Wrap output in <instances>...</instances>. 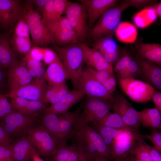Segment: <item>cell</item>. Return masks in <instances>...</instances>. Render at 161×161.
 Wrapping results in <instances>:
<instances>
[{"instance_id":"36","label":"cell","mask_w":161,"mask_h":161,"mask_svg":"<svg viewBox=\"0 0 161 161\" xmlns=\"http://www.w3.org/2000/svg\"><path fill=\"white\" fill-rule=\"evenodd\" d=\"M138 140L131 150L130 154L136 155L141 161H153L148 151L143 147L140 141Z\"/></svg>"},{"instance_id":"53","label":"cell","mask_w":161,"mask_h":161,"mask_svg":"<svg viewBox=\"0 0 161 161\" xmlns=\"http://www.w3.org/2000/svg\"><path fill=\"white\" fill-rule=\"evenodd\" d=\"M129 6H132L139 8L147 5L153 2L150 0H126L125 1Z\"/></svg>"},{"instance_id":"56","label":"cell","mask_w":161,"mask_h":161,"mask_svg":"<svg viewBox=\"0 0 161 161\" xmlns=\"http://www.w3.org/2000/svg\"><path fill=\"white\" fill-rule=\"evenodd\" d=\"M155 106V108L161 113V93L160 92L154 93L152 98Z\"/></svg>"},{"instance_id":"49","label":"cell","mask_w":161,"mask_h":161,"mask_svg":"<svg viewBox=\"0 0 161 161\" xmlns=\"http://www.w3.org/2000/svg\"><path fill=\"white\" fill-rule=\"evenodd\" d=\"M48 0H34L33 7L34 10L42 17Z\"/></svg>"},{"instance_id":"10","label":"cell","mask_w":161,"mask_h":161,"mask_svg":"<svg viewBox=\"0 0 161 161\" xmlns=\"http://www.w3.org/2000/svg\"><path fill=\"white\" fill-rule=\"evenodd\" d=\"M82 89L88 97L100 98L114 102L111 94L103 84L94 78L85 69H83L79 80L77 89Z\"/></svg>"},{"instance_id":"23","label":"cell","mask_w":161,"mask_h":161,"mask_svg":"<svg viewBox=\"0 0 161 161\" xmlns=\"http://www.w3.org/2000/svg\"><path fill=\"white\" fill-rule=\"evenodd\" d=\"M44 78L49 85L58 86L65 83L68 76L61 60L48 66Z\"/></svg>"},{"instance_id":"45","label":"cell","mask_w":161,"mask_h":161,"mask_svg":"<svg viewBox=\"0 0 161 161\" xmlns=\"http://www.w3.org/2000/svg\"><path fill=\"white\" fill-rule=\"evenodd\" d=\"M140 141L143 147L149 153L153 161H161V153L156 148L147 144L142 139H140Z\"/></svg>"},{"instance_id":"57","label":"cell","mask_w":161,"mask_h":161,"mask_svg":"<svg viewBox=\"0 0 161 161\" xmlns=\"http://www.w3.org/2000/svg\"><path fill=\"white\" fill-rule=\"evenodd\" d=\"M153 8L158 17L161 18V2L156 4L151 7Z\"/></svg>"},{"instance_id":"60","label":"cell","mask_w":161,"mask_h":161,"mask_svg":"<svg viewBox=\"0 0 161 161\" xmlns=\"http://www.w3.org/2000/svg\"><path fill=\"white\" fill-rule=\"evenodd\" d=\"M94 161H109L103 158L100 157L96 159Z\"/></svg>"},{"instance_id":"16","label":"cell","mask_w":161,"mask_h":161,"mask_svg":"<svg viewBox=\"0 0 161 161\" xmlns=\"http://www.w3.org/2000/svg\"><path fill=\"white\" fill-rule=\"evenodd\" d=\"M82 105L75 111L68 112L59 117L58 128V142L67 141V139L75 135V125L79 114Z\"/></svg>"},{"instance_id":"52","label":"cell","mask_w":161,"mask_h":161,"mask_svg":"<svg viewBox=\"0 0 161 161\" xmlns=\"http://www.w3.org/2000/svg\"><path fill=\"white\" fill-rule=\"evenodd\" d=\"M107 92L110 94L114 92L116 87V81L114 76H111L102 83Z\"/></svg>"},{"instance_id":"5","label":"cell","mask_w":161,"mask_h":161,"mask_svg":"<svg viewBox=\"0 0 161 161\" xmlns=\"http://www.w3.org/2000/svg\"><path fill=\"white\" fill-rule=\"evenodd\" d=\"M122 90L133 101L145 103L151 100L155 92V89L148 83L134 78H118Z\"/></svg>"},{"instance_id":"44","label":"cell","mask_w":161,"mask_h":161,"mask_svg":"<svg viewBox=\"0 0 161 161\" xmlns=\"http://www.w3.org/2000/svg\"><path fill=\"white\" fill-rule=\"evenodd\" d=\"M30 58L35 61H41L43 60V48L39 46L33 45L28 53L26 55Z\"/></svg>"},{"instance_id":"3","label":"cell","mask_w":161,"mask_h":161,"mask_svg":"<svg viewBox=\"0 0 161 161\" xmlns=\"http://www.w3.org/2000/svg\"><path fill=\"white\" fill-rule=\"evenodd\" d=\"M129 6L126 2L107 10L98 19L92 29L90 35L95 39L111 36L120 21L123 11Z\"/></svg>"},{"instance_id":"47","label":"cell","mask_w":161,"mask_h":161,"mask_svg":"<svg viewBox=\"0 0 161 161\" xmlns=\"http://www.w3.org/2000/svg\"><path fill=\"white\" fill-rule=\"evenodd\" d=\"M28 70L34 80L44 78L45 70L44 65L30 69Z\"/></svg>"},{"instance_id":"17","label":"cell","mask_w":161,"mask_h":161,"mask_svg":"<svg viewBox=\"0 0 161 161\" xmlns=\"http://www.w3.org/2000/svg\"><path fill=\"white\" fill-rule=\"evenodd\" d=\"M56 43L62 46L77 43V36L65 16L60 18L57 26L52 34Z\"/></svg>"},{"instance_id":"34","label":"cell","mask_w":161,"mask_h":161,"mask_svg":"<svg viewBox=\"0 0 161 161\" xmlns=\"http://www.w3.org/2000/svg\"><path fill=\"white\" fill-rule=\"evenodd\" d=\"M92 123V127L97 131L103 139L111 138L114 139L120 133L124 130L102 126L96 122Z\"/></svg>"},{"instance_id":"25","label":"cell","mask_w":161,"mask_h":161,"mask_svg":"<svg viewBox=\"0 0 161 161\" xmlns=\"http://www.w3.org/2000/svg\"><path fill=\"white\" fill-rule=\"evenodd\" d=\"M74 136L75 137L74 143L86 161H94L101 157L95 146L83 134L77 131Z\"/></svg>"},{"instance_id":"12","label":"cell","mask_w":161,"mask_h":161,"mask_svg":"<svg viewBox=\"0 0 161 161\" xmlns=\"http://www.w3.org/2000/svg\"><path fill=\"white\" fill-rule=\"evenodd\" d=\"M112 109L113 112L118 114L126 125L139 131L141 123L137 111L124 97L119 96L114 99Z\"/></svg>"},{"instance_id":"50","label":"cell","mask_w":161,"mask_h":161,"mask_svg":"<svg viewBox=\"0 0 161 161\" xmlns=\"http://www.w3.org/2000/svg\"><path fill=\"white\" fill-rule=\"evenodd\" d=\"M25 65L28 70L43 66L41 61H35L30 58L27 55L24 57L21 61Z\"/></svg>"},{"instance_id":"31","label":"cell","mask_w":161,"mask_h":161,"mask_svg":"<svg viewBox=\"0 0 161 161\" xmlns=\"http://www.w3.org/2000/svg\"><path fill=\"white\" fill-rule=\"evenodd\" d=\"M137 141H113L111 152L112 159L114 160L128 156L135 146Z\"/></svg>"},{"instance_id":"51","label":"cell","mask_w":161,"mask_h":161,"mask_svg":"<svg viewBox=\"0 0 161 161\" xmlns=\"http://www.w3.org/2000/svg\"><path fill=\"white\" fill-rule=\"evenodd\" d=\"M101 54L108 62L112 64L115 62H116L120 58L118 50L112 52H104Z\"/></svg>"},{"instance_id":"26","label":"cell","mask_w":161,"mask_h":161,"mask_svg":"<svg viewBox=\"0 0 161 161\" xmlns=\"http://www.w3.org/2000/svg\"><path fill=\"white\" fill-rule=\"evenodd\" d=\"M140 69L146 78L158 89L161 88V69L153 62L144 59L137 62Z\"/></svg>"},{"instance_id":"8","label":"cell","mask_w":161,"mask_h":161,"mask_svg":"<svg viewBox=\"0 0 161 161\" xmlns=\"http://www.w3.org/2000/svg\"><path fill=\"white\" fill-rule=\"evenodd\" d=\"M0 125L10 136L25 132L32 126L35 121L33 116L22 114L17 112L0 118Z\"/></svg>"},{"instance_id":"37","label":"cell","mask_w":161,"mask_h":161,"mask_svg":"<svg viewBox=\"0 0 161 161\" xmlns=\"http://www.w3.org/2000/svg\"><path fill=\"white\" fill-rule=\"evenodd\" d=\"M85 69L94 78L102 84L110 77L114 76L113 74L107 71L97 70L88 66Z\"/></svg>"},{"instance_id":"59","label":"cell","mask_w":161,"mask_h":161,"mask_svg":"<svg viewBox=\"0 0 161 161\" xmlns=\"http://www.w3.org/2000/svg\"><path fill=\"white\" fill-rule=\"evenodd\" d=\"M32 161H43L38 156V154L36 153L34 155Z\"/></svg>"},{"instance_id":"18","label":"cell","mask_w":161,"mask_h":161,"mask_svg":"<svg viewBox=\"0 0 161 161\" xmlns=\"http://www.w3.org/2000/svg\"><path fill=\"white\" fill-rule=\"evenodd\" d=\"M83 52L84 62L88 66L99 70H106L113 74L112 64L108 62L102 54L94 48L80 43Z\"/></svg>"},{"instance_id":"15","label":"cell","mask_w":161,"mask_h":161,"mask_svg":"<svg viewBox=\"0 0 161 161\" xmlns=\"http://www.w3.org/2000/svg\"><path fill=\"white\" fill-rule=\"evenodd\" d=\"M85 7L88 14V25L92 27L108 9L114 6L117 0H78Z\"/></svg>"},{"instance_id":"39","label":"cell","mask_w":161,"mask_h":161,"mask_svg":"<svg viewBox=\"0 0 161 161\" xmlns=\"http://www.w3.org/2000/svg\"><path fill=\"white\" fill-rule=\"evenodd\" d=\"M142 138L149 140L156 148L161 153V133L158 129H153L150 134H142Z\"/></svg>"},{"instance_id":"24","label":"cell","mask_w":161,"mask_h":161,"mask_svg":"<svg viewBox=\"0 0 161 161\" xmlns=\"http://www.w3.org/2000/svg\"><path fill=\"white\" fill-rule=\"evenodd\" d=\"M12 145L13 161H32L34 155L37 153L26 136Z\"/></svg>"},{"instance_id":"33","label":"cell","mask_w":161,"mask_h":161,"mask_svg":"<svg viewBox=\"0 0 161 161\" xmlns=\"http://www.w3.org/2000/svg\"><path fill=\"white\" fill-rule=\"evenodd\" d=\"M59 117L57 114L44 112L42 118L43 126L57 139Z\"/></svg>"},{"instance_id":"30","label":"cell","mask_w":161,"mask_h":161,"mask_svg":"<svg viewBox=\"0 0 161 161\" xmlns=\"http://www.w3.org/2000/svg\"><path fill=\"white\" fill-rule=\"evenodd\" d=\"M59 19L57 16L55 8L54 0H48L42 16V21L52 35Z\"/></svg>"},{"instance_id":"4","label":"cell","mask_w":161,"mask_h":161,"mask_svg":"<svg viewBox=\"0 0 161 161\" xmlns=\"http://www.w3.org/2000/svg\"><path fill=\"white\" fill-rule=\"evenodd\" d=\"M25 133L38 154L49 158L55 154L58 142L43 126H32Z\"/></svg>"},{"instance_id":"1","label":"cell","mask_w":161,"mask_h":161,"mask_svg":"<svg viewBox=\"0 0 161 161\" xmlns=\"http://www.w3.org/2000/svg\"><path fill=\"white\" fill-rule=\"evenodd\" d=\"M33 0H25L22 5V17L28 27L32 41L34 45L44 47L55 45L52 34L42 21V17L34 9Z\"/></svg>"},{"instance_id":"61","label":"cell","mask_w":161,"mask_h":161,"mask_svg":"<svg viewBox=\"0 0 161 161\" xmlns=\"http://www.w3.org/2000/svg\"><path fill=\"white\" fill-rule=\"evenodd\" d=\"M132 161H141L136 156L134 157H132Z\"/></svg>"},{"instance_id":"22","label":"cell","mask_w":161,"mask_h":161,"mask_svg":"<svg viewBox=\"0 0 161 161\" xmlns=\"http://www.w3.org/2000/svg\"><path fill=\"white\" fill-rule=\"evenodd\" d=\"M77 131H80L90 140L95 147L100 157L109 161L112 159L111 151L102 137L93 127L86 125Z\"/></svg>"},{"instance_id":"40","label":"cell","mask_w":161,"mask_h":161,"mask_svg":"<svg viewBox=\"0 0 161 161\" xmlns=\"http://www.w3.org/2000/svg\"><path fill=\"white\" fill-rule=\"evenodd\" d=\"M0 161H13L12 145L9 143L0 145Z\"/></svg>"},{"instance_id":"55","label":"cell","mask_w":161,"mask_h":161,"mask_svg":"<svg viewBox=\"0 0 161 161\" xmlns=\"http://www.w3.org/2000/svg\"><path fill=\"white\" fill-rule=\"evenodd\" d=\"M10 141V136L0 125V145L9 144Z\"/></svg>"},{"instance_id":"2","label":"cell","mask_w":161,"mask_h":161,"mask_svg":"<svg viewBox=\"0 0 161 161\" xmlns=\"http://www.w3.org/2000/svg\"><path fill=\"white\" fill-rule=\"evenodd\" d=\"M55 49L66 69L68 79L71 80L77 89L84 63L83 52L80 43L61 47L55 46Z\"/></svg>"},{"instance_id":"27","label":"cell","mask_w":161,"mask_h":161,"mask_svg":"<svg viewBox=\"0 0 161 161\" xmlns=\"http://www.w3.org/2000/svg\"><path fill=\"white\" fill-rule=\"evenodd\" d=\"M137 113L138 120L144 127L161 129V113L156 108L146 109Z\"/></svg>"},{"instance_id":"35","label":"cell","mask_w":161,"mask_h":161,"mask_svg":"<svg viewBox=\"0 0 161 161\" xmlns=\"http://www.w3.org/2000/svg\"><path fill=\"white\" fill-rule=\"evenodd\" d=\"M140 71L137 62L132 60L125 69L118 74V78H133L138 74Z\"/></svg>"},{"instance_id":"20","label":"cell","mask_w":161,"mask_h":161,"mask_svg":"<svg viewBox=\"0 0 161 161\" xmlns=\"http://www.w3.org/2000/svg\"><path fill=\"white\" fill-rule=\"evenodd\" d=\"M10 98L12 107L16 112L22 114L34 116L47 108L46 104L40 101L29 100L19 97Z\"/></svg>"},{"instance_id":"48","label":"cell","mask_w":161,"mask_h":161,"mask_svg":"<svg viewBox=\"0 0 161 161\" xmlns=\"http://www.w3.org/2000/svg\"><path fill=\"white\" fill-rule=\"evenodd\" d=\"M59 86H56L48 85L47 88L41 102L46 104L48 103L49 100L55 95Z\"/></svg>"},{"instance_id":"38","label":"cell","mask_w":161,"mask_h":161,"mask_svg":"<svg viewBox=\"0 0 161 161\" xmlns=\"http://www.w3.org/2000/svg\"><path fill=\"white\" fill-rule=\"evenodd\" d=\"M15 112L8 101L7 97L3 93L0 92V118Z\"/></svg>"},{"instance_id":"58","label":"cell","mask_w":161,"mask_h":161,"mask_svg":"<svg viewBox=\"0 0 161 161\" xmlns=\"http://www.w3.org/2000/svg\"><path fill=\"white\" fill-rule=\"evenodd\" d=\"M114 161H132V157H129L128 156L123 158L116 159L114 160Z\"/></svg>"},{"instance_id":"7","label":"cell","mask_w":161,"mask_h":161,"mask_svg":"<svg viewBox=\"0 0 161 161\" xmlns=\"http://www.w3.org/2000/svg\"><path fill=\"white\" fill-rule=\"evenodd\" d=\"M22 5L18 0H0V27L10 32L21 17Z\"/></svg>"},{"instance_id":"42","label":"cell","mask_w":161,"mask_h":161,"mask_svg":"<svg viewBox=\"0 0 161 161\" xmlns=\"http://www.w3.org/2000/svg\"><path fill=\"white\" fill-rule=\"evenodd\" d=\"M65 83L60 86L55 95L49 101L48 103L51 104L58 103L69 92Z\"/></svg>"},{"instance_id":"6","label":"cell","mask_w":161,"mask_h":161,"mask_svg":"<svg viewBox=\"0 0 161 161\" xmlns=\"http://www.w3.org/2000/svg\"><path fill=\"white\" fill-rule=\"evenodd\" d=\"M65 13L78 40H85L87 35L88 16L85 6L81 3L69 1Z\"/></svg>"},{"instance_id":"29","label":"cell","mask_w":161,"mask_h":161,"mask_svg":"<svg viewBox=\"0 0 161 161\" xmlns=\"http://www.w3.org/2000/svg\"><path fill=\"white\" fill-rule=\"evenodd\" d=\"M96 122L100 125L114 129L139 132L126 125L118 114L114 112H109L104 117Z\"/></svg>"},{"instance_id":"19","label":"cell","mask_w":161,"mask_h":161,"mask_svg":"<svg viewBox=\"0 0 161 161\" xmlns=\"http://www.w3.org/2000/svg\"><path fill=\"white\" fill-rule=\"evenodd\" d=\"M49 158L48 161H86L74 142L68 146L66 141L58 142L55 154Z\"/></svg>"},{"instance_id":"32","label":"cell","mask_w":161,"mask_h":161,"mask_svg":"<svg viewBox=\"0 0 161 161\" xmlns=\"http://www.w3.org/2000/svg\"><path fill=\"white\" fill-rule=\"evenodd\" d=\"M94 48L101 54L118 50L117 43L111 36L103 37L99 39Z\"/></svg>"},{"instance_id":"14","label":"cell","mask_w":161,"mask_h":161,"mask_svg":"<svg viewBox=\"0 0 161 161\" xmlns=\"http://www.w3.org/2000/svg\"><path fill=\"white\" fill-rule=\"evenodd\" d=\"M18 62L13 48L10 32L0 33V66L8 70Z\"/></svg>"},{"instance_id":"13","label":"cell","mask_w":161,"mask_h":161,"mask_svg":"<svg viewBox=\"0 0 161 161\" xmlns=\"http://www.w3.org/2000/svg\"><path fill=\"white\" fill-rule=\"evenodd\" d=\"M7 78L10 92L31 83L34 79L25 64L22 61L9 69Z\"/></svg>"},{"instance_id":"43","label":"cell","mask_w":161,"mask_h":161,"mask_svg":"<svg viewBox=\"0 0 161 161\" xmlns=\"http://www.w3.org/2000/svg\"><path fill=\"white\" fill-rule=\"evenodd\" d=\"M132 60L131 57L129 54H124L119 58L116 62L114 68L115 71L118 74L126 67Z\"/></svg>"},{"instance_id":"9","label":"cell","mask_w":161,"mask_h":161,"mask_svg":"<svg viewBox=\"0 0 161 161\" xmlns=\"http://www.w3.org/2000/svg\"><path fill=\"white\" fill-rule=\"evenodd\" d=\"M11 41L14 50L20 55H27L32 46L28 27L22 16L13 28Z\"/></svg>"},{"instance_id":"21","label":"cell","mask_w":161,"mask_h":161,"mask_svg":"<svg viewBox=\"0 0 161 161\" xmlns=\"http://www.w3.org/2000/svg\"><path fill=\"white\" fill-rule=\"evenodd\" d=\"M85 93L81 89L69 92L59 102L51 105L44 111V112L56 114L66 112L73 105L80 100Z\"/></svg>"},{"instance_id":"28","label":"cell","mask_w":161,"mask_h":161,"mask_svg":"<svg viewBox=\"0 0 161 161\" xmlns=\"http://www.w3.org/2000/svg\"><path fill=\"white\" fill-rule=\"evenodd\" d=\"M140 55L145 60L161 64V45L156 43H140L137 46Z\"/></svg>"},{"instance_id":"11","label":"cell","mask_w":161,"mask_h":161,"mask_svg":"<svg viewBox=\"0 0 161 161\" xmlns=\"http://www.w3.org/2000/svg\"><path fill=\"white\" fill-rule=\"evenodd\" d=\"M47 86V82L44 78L35 79L30 83L5 95L10 98L19 97L29 100L41 101Z\"/></svg>"},{"instance_id":"41","label":"cell","mask_w":161,"mask_h":161,"mask_svg":"<svg viewBox=\"0 0 161 161\" xmlns=\"http://www.w3.org/2000/svg\"><path fill=\"white\" fill-rule=\"evenodd\" d=\"M44 55L43 60L44 64H50L61 60L58 54L54 51L49 48H43Z\"/></svg>"},{"instance_id":"54","label":"cell","mask_w":161,"mask_h":161,"mask_svg":"<svg viewBox=\"0 0 161 161\" xmlns=\"http://www.w3.org/2000/svg\"><path fill=\"white\" fill-rule=\"evenodd\" d=\"M7 73L6 70L0 66V92L3 93L6 85Z\"/></svg>"},{"instance_id":"46","label":"cell","mask_w":161,"mask_h":161,"mask_svg":"<svg viewBox=\"0 0 161 161\" xmlns=\"http://www.w3.org/2000/svg\"><path fill=\"white\" fill-rule=\"evenodd\" d=\"M69 1L66 0H54L55 8L58 19H59L65 13Z\"/></svg>"}]
</instances>
